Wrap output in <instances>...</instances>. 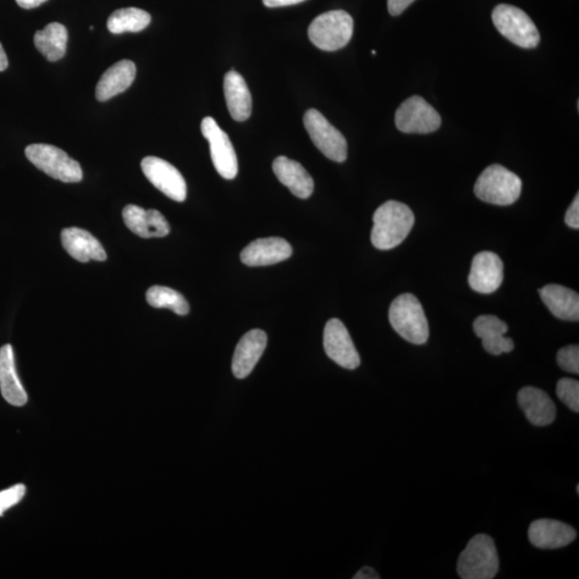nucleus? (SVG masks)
<instances>
[{
    "mask_svg": "<svg viewBox=\"0 0 579 579\" xmlns=\"http://www.w3.org/2000/svg\"><path fill=\"white\" fill-rule=\"evenodd\" d=\"M355 579H379L380 576L376 571L371 566L363 567L362 570L358 571L355 575Z\"/></svg>",
    "mask_w": 579,
    "mask_h": 579,
    "instance_id": "f704fd0d",
    "label": "nucleus"
},
{
    "mask_svg": "<svg viewBox=\"0 0 579 579\" xmlns=\"http://www.w3.org/2000/svg\"><path fill=\"white\" fill-rule=\"evenodd\" d=\"M68 31L63 24L51 23L38 31L34 37L36 48L48 62H57L67 51Z\"/></svg>",
    "mask_w": 579,
    "mask_h": 579,
    "instance_id": "a878e982",
    "label": "nucleus"
},
{
    "mask_svg": "<svg viewBox=\"0 0 579 579\" xmlns=\"http://www.w3.org/2000/svg\"><path fill=\"white\" fill-rule=\"evenodd\" d=\"M517 399L528 421L534 426H548L555 421L556 406L544 390L526 386L520 390Z\"/></svg>",
    "mask_w": 579,
    "mask_h": 579,
    "instance_id": "aec40b11",
    "label": "nucleus"
},
{
    "mask_svg": "<svg viewBox=\"0 0 579 579\" xmlns=\"http://www.w3.org/2000/svg\"><path fill=\"white\" fill-rule=\"evenodd\" d=\"M413 2H416V0H388L389 13L394 16L399 15L404 13V11L409 7Z\"/></svg>",
    "mask_w": 579,
    "mask_h": 579,
    "instance_id": "473e14b6",
    "label": "nucleus"
},
{
    "mask_svg": "<svg viewBox=\"0 0 579 579\" xmlns=\"http://www.w3.org/2000/svg\"><path fill=\"white\" fill-rule=\"evenodd\" d=\"M493 22L500 34L523 48H534L540 43V32L533 21L520 8L499 4L493 11Z\"/></svg>",
    "mask_w": 579,
    "mask_h": 579,
    "instance_id": "0eeeda50",
    "label": "nucleus"
},
{
    "mask_svg": "<svg viewBox=\"0 0 579 579\" xmlns=\"http://www.w3.org/2000/svg\"><path fill=\"white\" fill-rule=\"evenodd\" d=\"M26 494V487L23 484L15 485V487L0 492V516L11 507L20 504Z\"/></svg>",
    "mask_w": 579,
    "mask_h": 579,
    "instance_id": "7c9ffc66",
    "label": "nucleus"
},
{
    "mask_svg": "<svg viewBox=\"0 0 579 579\" xmlns=\"http://www.w3.org/2000/svg\"><path fill=\"white\" fill-rule=\"evenodd\" d=\"M522 181L515 173L500 164L489 165L478 176L474 193L483 202L507 206L522 195Z\"/></svg>",
    "mask_w": 579,
    "mask_h": 579,
    "instance_id": "7ed1b4c3",
    "label": "nucleus"
},
{
    "mask_svg": "<svg viewBox=\"0 0 579 579\" xmlns=\"http://www.w3.org/2000/svg\"><path fill=\"white\" fill-rule=\"evenodd\" d=\"M531 543L540 549L565 548L575 540V529L565 522L554 520H539L529 528Z\"/></svg>",
    "mask_w": 579,
    "mask_h": 579,
    "instance_id": "f3484780",
    "label": "nucleus"
},
{
    "mask_svg": "<svg viewBox=\"0 0 579 579\" xmlns=\"http://www.w3.org/2000/svg\"><path fill=\"white\" fill-rule=\"evenodd\" d=\"M146 301L154 308H167L180 316H186L190 307L185 297L167 286L154 285L146 292Z\"/></svg>",
    "mask_w": 579,
    "mask_h": 579,
    "instance_id": "cd10ccee",
    "label": "nucleus"
},
{
    "mask_svg": "<svg viewBox=\"0 0 579 579\" xmlns=\"http://www.w3.org/2000/svg\"><path fill=\"white\" fill-rule=\"evenodd\" d=\"M473 330L482 339L483 347L489 355H500L514 349V341L505 338L509 327L498 317L492 314L479 316L473 323Z\"/></svg>",
    "mask_w": 579,
    "mask_h": 579,
    "instance_id": "a211bd4d",
    "label": "nucleus"
},
{
    "mask_svg": "<svg viewBox=\"0 0 579 579\" xmlns=\"http://www.w3.org/2000/svg\"><path fill=\"white\" fill-rule=\"evenodd\" d=\"M304 125L313 145L325 157L335 162H346L347 145L346 137L317 110L311 109L305 113Z\"/></svg>",
    "mask_w": 579,
    "mask_h": 579,
    "instance_id": "6e6552de",
    "label": "nucleus"
},
{
    "mask_svg": "<svg viewBox=\"0 0 579 579\" xmlns=\"http://www.w3.org/2000/svg\"><path fill=\"white\" fill-rule=\"evenodd\" d=\"M499 571V558L494 540L487 534H478L469 540L457 562V572L462 579H492Z\"/></svg>",
    "mask_w": 579,
    "mask_h": 579,
    "instance_id": "20e7f679",
    "label": "nucleus"
},
{
    "mask_svg": "<svg viewBox=\"0 0 579 579\" xmlns=\"http://www.w3.org/2000/svg\"><path fill=\"white\" fill-rule=\"evenodd\" d=\"M415 214L406 204L388 201L373 214L372 242L377 250H390L407 239L415 225Z\"/></svg>",
    "mask_w": 579,
    "mask_h": 579,
    "instance_id": "f257e3e1",
    "label": "nucleus"
},
{
    "mask_svg": "<svg viewBox=\"0 0 579 579\" xmlns=\"http://www.w3.org/2000/svg\"><path fill=\"white\" fill-rule=\"evenodd\" d=\"M557 395L572 411H579V382L577 380L562 378L557 383Z\"/></svg>",
    "mask_w": 579,
    "mask_h": 579,
    "instance_id": "c85d7f7f",
    "label": "nucleus"
},
{
    "mask_svg": "<svg viewBox=\"0 0 579 579\" xmlns=\"http://www.w3.org/2000/svg\"><path fill=\"white\" fill-rule=\"evenodd\" d=\"M15 2L21 8L29 10L39 7V5L48 2V0H15Z\"/></svg>",
    "mask_w": 579,
    "mask_h": 579,
    "instance_id": "c9c22d12",
    "label": "nucleus"
},
{
    "mask_svg": "<svg viewBox=\"0 0 579 579\" xmlns=\"http://www.w3.org/2000/svg\"><path fill=\"white\" fill-rule=\"evenodd\" d=\"M323 346L327 355L340 367L353 371L361 365L360 355L339 319L329 320L325 325Z\"/></svg>",
    "mask_w": 579,
    "mask_h": 579,
    "instance_id": "f8f14e48",
    "label": "nucleus"
},
{
    "mask_svg": "<svg viewBox=\"0 0 579 579\" xmlns=\"http://www.w3.org/2000/svg\"><path fill=\"white\" fill-rule=\"evenodd\" d=\"M224 90L229 112L236 121H245L250 118L252 98L244 77L236 71H229L224 75Z\"/></svg>",
    "mask_w": 579,
    "mask_h": 579,
    "instance_id": "393cba45",
    "label": "nucleus"
},
{
    "mask_svg": "<svg viewBox=\"0 0 579 579\" xmlns=\"http://www.w3.org/2000/svg\"><path fill=\"white\" fill-rule=\"evenodd\" d=\"M557 363L565 372L579 373V347L566 346L557 353Z\"/></svg>",
    "mask_w": 579,
    "mask_h": 579,
    "instance_id": "c756f323",
    "label": "nucleus"
},
{
    "mask_svg": "<svg viewBox=\"0 0 579 579\" xmlns=\"http://www.w3.org/2000/svg\"><path fill=\"white\" fill-rule=\"evenodd\" d=\"M352 16L344 10L329 11L312 21L308 36L311 41L327 52L338 51L350 42L353 35Z\"/></svg>",
    "mask_w": 579,
    "mask_h": 579,
    "instance_id": "39448f33",
    "label": "nucleus"
},
{
    "mask_svg": "<svg viewBox=\"0 0 579 579\" xmlns=\"http://www.w3.org/2000/svg\"><path fill=\"white\" fill-rule=\"evenodd\" d=\"M0 390L5 401L15 407H23L29 397L16 373L13 347H0Z\"/></svg>",
    "mask_w": 579,
    "mask_h": 579,
    "instance_id": "412c9836",
    "label": "nucleus"
},
{
    "mask_svg": "<svg viewBox=\"0 0 579 579\" xmlns=\"http://www.w3.org/2000/svg\"><path fill=\"white\" fill-rule=\"evenodd\" d=\"M391 328L413 345H424L429 338V325L417 296L401 294L391 303L389 311Z\"/></svg>",
    "mask_w": 579,
    "mask_h": 579,
    "instance_id": "f03ea898",
    "label": "nucleus"
},
{
    "mask_svg": "<svg viewBox=\"0 0 579 579\" xmlns=\"http://www.w3.org/2000/svg\"><path fill=\"white\" fill-rule=\"evenodd\" d=\"M395 125L404 134L427 135L440 128L441 118L424 98L413 96L397 109Z\"/></svg>",
    "mask_w": 579,
    "mask_h": 579,
    "instance_id": "1a4fd4ad",
    "label": "nucleus"
},
{
    "mask_svg": "<svg viewBox=\"0 0 579 579\" xmlns=\"http://www.w3.org/2000/svg\"><path fill=\"white\" fill-rule=\"evenodd\" d=\"M540 299L556 318L565 321L579 320V296L577 292L560 285H548L539 290Z\"/></svg>",
    "mask_w": 579,
    "mask_h": 579,
    "instance_id": "4be33fe9",
    "label": "nucleus"
},
{
    "mask_svg": "<svg viewBox=\"0 0 579 579\" xmlns=\"http://www.w3.org/2000/svg\"><path fill=\"white\" fill-rule=\"evenodd\" d=\"M566 224L572 229H579V196L576 195L566 214Z\"/></svg>",
    "mask_w": 579,
    "mask_h": 579,
    "instance_id": "2f4dec72",
    "label": "nucleus"
},
{
    "mask_svg": "<svg viewBox=\"0 0 579 579\" xmlns=\"http://www.w3.org/2000/svg\"><path fill=\"white\" fill-rule=\"evenodd\" d=\"M127 228L142 239L164 237L170 233V224L163 215L156 209L142 208L134 204L127 206L123 211Z\"/></svg>",
    "mask_w": 579,
    "mask_h": 579,
    "instance_id": "dca6fc26",
    "label": "nucleus"
},
{
    "mask_svg": "<svg viewBox=\"0 0 579 579\" xmlns=\"http://www.w3.org/2000/svg\"><path fill=\"white\" fill-rule=\"evenodd\" d=\"M62 242L65 250L76 261L87 263L91 260L101 262L107 260V252L103 250L101 242L86 230L64 229Z\"/></svg>",
    "mask_w": 579,
    "mask_h": 579,
    "instance_id": "6ab92c4d",
    "label": "nucleus"
},
{
    "mask_svg": "<svg viewBox=\"0 0 579 579\" xmlns=\"http://www.w3.org/2000/svg\"><path fill=\"white\" fill-rule=\"evenodd\" d=\"M305 0H263V4L268 8L285 7V5L297 4Z\"/></svg>",
    "mask_w": 579,
    "mask_h": 579,
    "instance_id": "72a5a7b5",
    "label": "nucleus"
},
{
    "mask_svg": "<svg viewBox=\"0 0 579 579\" xmlns=\"http://www.w3.org/2000/svg\"><path fill=\"white\" fill-rule=\"evenodd\" d=\"M8 64L7 55H5L2 43H0V73L8 68Z\"/></svg>",
    "mask_w": 579,
    "mask_h": 579,
    "instance_id": "e433bc0d",
    "label": "nucleus"
},
{
    "mask_svg": "<svg viewBox=\"0 0 579 579\" xmlns=\"http://www.w3.org/2000/svg\"><path fill=\"white\" fill-rule=\"evenodd\" d=\"M151 15L139 8H124L114 11L108 20V30L115 35L124 32H139L151 24Z\"/></svg>",
    "mask_w": 579,
    "mask_h": 579,
    "instance_id": "bb28decb",
    "label": "nucleus"
},
{
    "mask_svg": "<svg viewBox=\"0 0 579 579\" xmlns=\"http://www.w3.org/2000/svg\"><path fill=\"white\" fill-rule=\"evenodd\" d=\"M136 75V67L131 60H120L111 68H109L99 80L96 87V98L98 101H108L110 99L119 95L128 90L134 83Z\"/></svg>",
    "mask_w": 579,
    "mask_h": 579,
    "instance_id": "b1692460",
    "label": "nucleus"
},
{
    "mask_svg": "<svg viewBox=\"0 0 579 579\" xmlns=\"http://www.w3.org/2000/svg\"><path fill=\"white\" fill-rule=\"evenodd\" d=\"M202 135L209 143L215 169L225 180H233L239 172L236 153L225 132L213 118H206L201 124Z\"/></svg>",
    "mask_w": 579,
    "mask_h": 579,
    "instance_id": "9d476101",
    "label": "nucleus"
},
{
    "mask_svg": "<svg viewBox=\"0 0 579 579\" xmlns=\"http://www.w3.org/2000/svg\"><path fill=\"white\" fill-rule=\"evenodd\" d=\"M25 154L36 168L54 180L64 183H79L83 180L80 163L57 146L31 145L26 147Z\"/></svg>",
    "mask_w": 579,
    "mask_h": 579,
    "instance_id": "423d86ee",
    "label": "nucleus"
},
{
    "mask_svg": "<svg viewBox=\"0 0 579 579\" xmlns=\"http://www.w3.org/2000/svg\"><path fill=\"white\" fill-rule=\"evenodd\" d=\"M292 256V247L281 237H268L250 242L241 253V260L248 267H268L283 262Z\"/></svg>",
    "mask_w": 579,
    "mask_h": 579,
    "instance_id": "4468645a",
    "label": "nucleus"
},
{
    "mask_svg": "<svg viewBox=\"0 0 579 579\" xmlns=\"http://www.w3.org/2000/svg\"><path fill=\"white\" fill-rule=\"evenodd\" d=\"M576 493L579 494V485L578 484H577V487H576Z\"/></svg>",
    "mask_w": 579,
    "mask_h": 579,
    "instance_id": "4c0bfd02",
    "label": "nucleus"
},
{
    "mask_svg": "<svg viewBox=\"0 0 579 579\" xmlns=\"http://www.w3.org/2000/svg\"><path fill=\"white\" fill-rule=\"evenodd\" d=\"M141 168L146 179L165 196L176 202L186 200V181L174 165L162 158L150 156L142 160Z\"/></svg>",
    "mask_w": 579,
    "mask_h": 579,
    "instance_id": "9b49d317",
    "label": "nucleus"
},
{
    "mask_svg": "<svg viewBox=\"0 0 579 579\" xmlns=\"http://www.w3.org/2000/svg\"><path fill=\"white\" fill-rule=\"evenodd\" d=\"M273 170L280 183L288 187L295 197L308 198L312 195L313 180L301 163L280 156L275 159Z\"/></svg>",
    "mask_w": 579,
    "mask_h": 579,
    "instance_id": "5701e85b",
    "label": "nucleus"
},
{
    "mask_svg": "<svg viewBox=\"0 0 579 579\" xmlns=\"http://www.w3.org/2000/svg\"><path fill=\"white\" fill-rule=\"evenodd\" d=\"M504 278V266L494 252L483 251L473 258L469 285L481 294H490L500 288Z\"/></svg>",
    "mask_w": 579,
    "mask_h": 579,
    "instance_id": "ddd939ff",
    "label": "nucleus"
},
{
    "mask_svg": "<svg viewBox=\"0 0 579 579\" xmlns=\"http://www.w3.org/2000/svg\"><path fill=\"white\" fill-rule=\"evenodd\" d=\"M268 345V336L261 329H252L242 336L234 351L232 372L235 378L245 379L260 361Z\"/></svg>",
    "mask_w": 579,
    "mask_h": 579,
    "instance_id": "2eb2a0df",
    "label": "nucleus"
}]
</instances>
